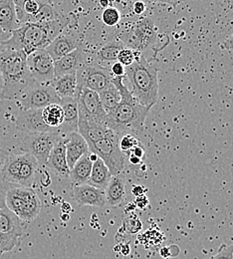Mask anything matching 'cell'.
I'll return each instance as SVG.
<instances>
[{
    "label": "cell",
    "mask_w": 233,
    "mask_h": 259,
    "mask_svg": "<svg viewBox=\"0 0 233 259\" xmlns=\"http://www.w3.org/2000/svg\"><path fill=\"white\" fill-rule=\"evenodd\" d=\"M223 47H224V49L229 50V51L233 50V33L223 42Z\"/></svg>",
    "instance_id": "60d3db41"
},
{
    "label": "cell",
    "mask_w": 233,
    "mask_h": 259,
    "mask_svg": "<svg viewBox=\"0 0 233 259\" xmlns=\"http://www.w3.org/2000/svg\"><path fill=\"white\" fill-rule=\"evenodd\" d=\"M147 1L148 2H154V3H164V4L171 5L172 7H176L183 0H147Z\"/></svg>",
    "instance_id": "f35d334b"
},
{
    "label": "cell",
    "mask_w": 233,
    "mask_h": 259,
    "mask_svg": "<svg viewBox=\"0 0 233 259\" xmlns=\"http://www.w3.org/2000/svg\"><path fill=\"white\" fill-rule=\"evenodd\" d=\"M77 89L87 88L101 93L113 84V75L110 69L99 64L86 63L77 72Z\"/></svg>",
    "instance_id": "30bf717a"
},
{
    "label": "cell",
    "mask_w": 233,
    "mask_h": 259,
    "mask_svg": "<svg viewBox=\"0 0 233 259\" xmlns=\"http://www.w3.org/2000/svg\"><path fill=\"white\" fill-rule=\"evenodd\" d=\"M11 33L5 32L1 27H0V49L4 46V43L10 38Z\"/></svg>",
    "instance_id": "ab89813d"
},
{
    "label": "cell",
    "mask_w": 233,
    "mask_h": 259,
    "mask_svg": "<svg viewBox=\"0 0 233 259\" xmlns=\"http://www.w3.org/2000/svg\"><path fill=\"white\" fill-rule=\"evenodd\" d=\"M147 9V4L145 1L143 0H136L133 3V11L134 14L136 15H142Z\"/></svg>",
    "instance_id": "8d00e7d4"
},
{
    "label": "cell",
    "mask_w": 233,
    "mask_h": 259,
    "mask_svg": "<svg viewBox=\"0 0 233 259\" xmlns=\"http://www.w3.org/2000/svg\"><path fill=\"white\" fill-rule=\"evenodd\" d=\"M75 96L78 101L79 119L106 123L107 113L102 106L98 93L87 88H81L77 89Z\"/></svg>",
    "instance_id": "8fae6325"
},
{
    "label": "cell",
    "mask_w": 233,
    "mask_h": 259,
    "mask_svg": "<svg viewBox=\"0 0 233 259\" xmlns=\"http://www.w3.org/2000/svg\"><path fill=\"white\" fill-rule=\"evenodd\" d=\"M102 106L105 112L108 114L113 111L121 102V95L119 90L115 87L114 84L106 88L104 91L99 93Z\"/></svg>",
    "instance_id": "83f0119b"
},
{
    "label": "cell",
    "mask_w": 233,
    "mask_h": 259,
    "mask_svg": "<svg viewBox=\"0 0 233 259\" xmlns=\"http://www.w3.org/2000/svg\"><path fill=\"white\" fill-rule=\"evenodd\" d=\"M0 232L10 233L21 237L23 229L20 219L9 208H0Z\"/></svg>",
    "instance_id": "d4e9b609"
},
{
    "label": "cell",
    "mask_w": 233,
    "mask_h": 259,
    "mask_svg": "<svg viewBox=\"0 0 233 259\" xmlns=\"http://www.w3.org/2000/svg\"><path fill=\"white\" fill-rule=\"evenodd\" d=\"M131 152H132V156H134L138 159L143 160L145 157V149L141 144H138L136 147H134Z\"/></svg>",
    "instance_id": "74e56055"
},
{
    "label": "cell",
    "mask_w": 233,
    "mask_h": 259,
    "mask_svg": "<svg viewBox=\"0 0 233 259\" xmlns=\"http://www.w3.org/2000/svg\"><path fill=\"white\" fill-rule=\"evenodd\" d=\"M132 193H133L135 196H139V195H143V193H144V189H143V187H136V186H134L133 188V191H132Z\"/></svg>",
    "instance_id": "b9f144b4"
},
{
    "label": "cell",
    "mask_w": 233,
    "mask_h": 259,
    "mask_svg": "<svg viewBox=\"0 0 233 259\" xmlns=\"http://www.w3.org/2000/svg\"><path fill=\"white\" fill-rule=\"evenodd\" d=\"M143 1H144V0H143Z\"/></svg>",
    "instance_id": "7dc6e473"
},
{
    "label": "cell",
    "mask_w": 233,
    "mask_h": 259,
    "mask_svg": "<svg viewBox=\"0 0 233 259\" xmlns=\"http://www.w3.org/2000/svg\"><path fill=\"white\" fill-rule=\"evenodd\" d=\"M80 46H82L81 36L77 31V28H74L71 21L66 28L46 47V51L51 58L56 61Z\"/></svg>",
    "instance_id": "4fadbf2b"
},
{
    "label": "cell",
    "mask_w": 233,
    "mask_h": 259,
    "mask_svg": "<svg viewBox=\"0 0 233 259\" xmlns=\"http://www.w3.org/2000/svg\"><path fill=\"white\" fill-rule=\"evenodd\" d=\"M0 27L8 33L20 27L14 0H0Z\"/></svg>",
    "instance_id": "7402d4cb"
},
{
    "label": "cell",
    "mask_w": 233,
    "mask_h": 259,
    "mask_svg": "<svg viewBox=\"0 0 233 259\" xmlns=\"http://www.w3.org/2000/svg\"><path fill=\"white\" fill-rule=\"evenodd\" d=\"M44 123L51 129L57 130L64 122V111L60 104H51L42 109Z\"/></svg>",
    "instance_id": "4316f807"
},
{
    "label": "cell",
    "mask_w": 233,
    "mask_h": 259,
    "mask_svg": "<svg viewBox=\"0 0 233 259\" xmlns=\"http://www.w3.org/2000/svg\"><path fill=\"white\" fill-rule=\"evenodd\" d=\"M139 144L138 140L131 134H126L124 135L120 140H119V147L120 150L123 153H128L131 152L134 147H136Z\"/></svg>",
    "instance_id": "1f68e13d"
},
{
    "label": "cell",
    "mask_w": 233,
    "mask_h": 259,
    "mask_svg": "<svg viewBox=\"0 0 233 259\" xmlns=\"http://www.w3.org/2000/svg\"><path fill=\"white\" fill-rule=\"evenodd\" d=\"M125 77H113V84L119 90L121 102L107 114V126L117 135L126 131H142L150 108L141 105L124 84Z\"/></svg>",
    "instance_id": "3957f363"
},
{
    "label": "cell",
    "mask_w": 233,
    "mask_h": 259,
    "mask_svg": "<svg viewBox=\"0 0 233 259\" xmlns=\"http://www.w3.org/2000/svg\"><path fill=\"white\" fill-rule=\"evenodd\" d=\"M1 85H2V83H1V77H0V91H1Z\"/></svg>",
    "instance_id": "f6af8a7d"
},
{
    "label": "cell",
    "mask_w": 233,
    "mask_h": 259,
    "mask_svg": "<svg viewBox=\"0 0 233 259\" xmlns=\"http://www.w3.org/2000/svg\"><path fill=\"white\" fill-rule=\"evenodd\" d=\"M92 167L93 162H91L89 158V154H87L84 157H82L70 169L69 178L71 179V182L75 186L88 184L91 177Z\"/></svg>",
    "instance_id": "cb8c5ba5"
},
{
    "label": "cell",
    "mask_w": 233,
    "mask_h": 259,
    "mask_svg": "<svg viewBox=\"0 0 233 259\" xmlns=\"http://www.w3.org/2000/svg\"><path fill=\"white\" fill-rule=\"evenodd\" d=\"M111 178H112V175L108 166L99 158L96 162H93L91 177L88 184L95 188L105 191Z\"/></svg>",
    "instance_id": "484cf974"
},
{
    "label": "cell",
    "mask_w": 233,
    "mask_h": 259,
    "mask_svg": "<svg viewBox=\"0 0 233 259\" xmlns=\"http://www.w3.org/2000/svg\"><path fill=\"white\" fill-rule=\"evenodd\" d=\"M125 48L124 44L120 40H114L104 45L97 52V57L101 61H116L120 51Z\"/></svg>",
    "instance_id": "f1b7e54d"
},
{
    "label": "cell",
    "mask_w": 233,
    "mask_h": 259,
    "mask_svg": "<svg viewBox=\"0 0 233 259\" xmlns=\"http://www.w3.org/2000/svg\"><path fill=\"white\" fill-rule=\"evenodd\" d=\"M64 138L59 131L27 133L21 142V151L32 156L39 165H45L56 144Z\"/></svg>",
    "instance_id": "52a82bcc"
},
{
    "label": "cell",
    "mask_w": 233,
    "mask_h": 259,
    "mask_svg": "<svg viewBox=\"0 0 233 259\" xmlns=\"http://www.w3.org/2000/svg\"><path fill=\"white\" fill-rule=\"evenodd\" d=\"M129 160H130V162H131L132 164H134V165H138V164H141V163L143 162L142 159H138V158H136V157H134V156L130 157Z\"/></svg>",
    "instance_id": "7bdbcfd3"
},
{
    "label": "cell",
    "mask_w": 233,
    "mask_h": 259,
    "mask_svg": "<svg viewBox=\"0 0 233 259\" xmlns=\"http://www.w3.org/2000/svg\"><path fill=\"white\" fill-rule=\"evenodd\" d=\"M27 68L34 82L49 84L54 75V60L46 49H39L27 55Z\"/></svg>",
    "instance_id": "7c38bea8"
},
{
    "label": "cell",
    "mask_w": 233,
    "mask_h": 259,
    "mask_svg": "<svg viewBox=\"0 0 233 259\" xmlns=\"http://www.w3.org/2000/svg\"><path fill=\"white\" fill-rule=\"evenodd\" d=\"M103 22L110 27L116 26L121 21V13L115 7H107L102 14Z\"/></svg>",
    "instance_id": "4dcf8cb0"
},
{
    "label": "cell",
    "mask_w": 233,
    "mask_h": 259,
    "mask_svg": "<svg viewBox=\"0 0 233 259\" xmlns=\"http://www.w3.org/2000/svg\"><path fill=\"white\" fill-rule=\"evenodd\" d=\"M99 3H100L101 7L106 9L110 5V0H99Z\"/></svg>",
    "instance_id": "ee69618b"
},
{
    "label": "cell",
    "mask_w": 233,
    "mask_h": 259,
    "mask_svg": "<svg viewBox=\"0 0 233 259\" xmlns=\"http://www.w3.org/2000/svg\"><path fill=\"white\" fill-rule=\"evenodd\" d=\"M9 187H10L9 185L0 181V208L6 207L5 197H6V192L9 189Z\"/></svg>",
    "instance_id": "d590c367"
},
{
    "label": "cell",
    "mask_w": 233,
    "mask_h": 259,
    "mask_svg": "<svg viewBox=\"0 0 233 259\" xmlns=\"http://www.w3.org/2000/svg\"><path fill=\"white\" fill-rule=\"evenodd\" d=\"M114 131L110 129L105 122L79 119L78 133L86 140L88 146L100 141Z\"/></svg>",
    "instance_id": "ac0fdd59"
},
{
    "label": "cell",
    "mask_w": 233,
    "mask_h": 259,
    "mask_svg": "<svg viewBox=\"0 0 233 259\" xmlns=\"http://www.w3.org/2000/svg\"><path fill=\"white\" fill-rule=\"evenodd\" d=\"M19 236L0 232V255L14 249L19 243Z\"/></svg>",
    "instance_id": "f546056e"
},
{
    "label": "cell",
    "mask_w": 233,
    "mask_h": 259,
    "mask_svg": "<svg viewBox=\"0 0 233 259\" xmlns=\"http://www.w3.org/2000/svg\"><path fill=\"white\" fill-rule=\"evenodd\" d=\"M64 138H62L53 148L45 164L60 178H68L70 175V167L67 162L66 147Z\"/></svg>",
    "instance_id": "44dd1931"
},
{
    "label": "cell",
    "mask_w": 233,
    "mask_h": 259,
    "mask_svg": "<svg viewBox=\"0 0 233 259\" xmlns=\"http://www.w3.org/2000/svg\"><path fill=\"white\" fill-rule=\"evenodd\" d=\"M72 20L60 16L59 18L42 23H25L11 32L4 46L21 50L26 55L46 47L62 32Z\"/></svg>",
    "instance_id": "6da1fadb"
},
{
    "label": "cell",
    "mask_w": 233,
    "mask_h": 259,
    "mask_svg": "<svg viewBox=\"0 0 233 259\" xmlns=\"http://www.w3.org/2000/svg\"><path fill=\"white\" fill-rule=\"evenodd\" d=\"M15 128L24 134L57 131L49 128L44 123L42 118V109L23 110L15 121Z\"/></svg>",
    "instance_id": "5bb4252c"
},
{
    "label": "cell",
    "mask_w": 233,
    "mask_h": 259,
    "mask_svg": "<svg viewBox=\"0 0 233 259\" xmlns=\"http://www.w3.org/2000/svg\"><path fill=\"white\" fill-rule=\"evenodd\" d=\"M60 99L75 97L77 91L76 73L54 77L49 83Z\"/></svg>",
    "instance_id": "603a6c76"
},
{
    "label": "cell",
    "mask_w": 233,
    "mask_h": 259,
    "mask_svg": "<svg viewBox=\"0 0 233 259\" xmlns=\"http://www.w3.org/2000/svg\"><path fill=\"white\" fill-rule=\"evenodd\" d=\"M60 105L64 111V122L58 129L59 133L66 137L73 132H78L79 121V109L77 97L63 98L60 101Z\"/></svg>",
    "instance_id": "ffe728a7"
},
{
    "label": "cell",
    "mask_w": 233,
    "mask_h": 259,
    "mask_svg": "<svg viewBox=\"0 0 233 259\" xmlns=\"http://www.w3.org/2000/svg\"><path fill=\"white\" fill-rule=\"evenodd\" d=\"M112 1H114V0H112Z\"/></svg>",
    "instance_id": "bcb514c9"
},
{
    "label": "cell",
    "mask_w": 233,
    "mask_h": 259,
    "mask_svg": "<svg viewBox=\"0 0 233 259\" xmlns=\"http://www.w3.org/2000/svg\"><path fill=\"white\" fill-rule=\"evenodd\" d=\"M61 99L50 84L31 82L17 98L16 102L23 110L43 109L51 104H60Z\"/></svg>",
    "instance_id": "9c48e42d"
},
{
    "label": "cell",
    "mask_w": 233,
    "mask_h": 259,
    "mask_svg": "<svg viewBox=\"0 0 233 259\" xmlns=\"http://www.w3.org/2000/svg\"><path fill=\"white\" fill-rule=\"evenodd\" d=\"M126 188L127 179L124 172L112 176L105 190L107 205L112 207L121 205L126 198Z\"/></svg>",
    "instance_id": "d6986e66"
},
{
    "label": "cell",
    "mask_w": 233,
    "mask_h": 259,
    "mask_svg": "<svg viewBox=\"0 0 233 259\" xmlns=\"http://www.w3.org/2000/svg\"><path fill=\"white\" fill-rule=\"evenodd\" d=\"M158 72V68L143 58L126 67L125 77L131 84L132 95L141 105L150 109L159 99Z\"/></svg>",
    "instance_id": "277c9868"
},
{
    "label": "cell",
    "mask_w": 233,
    "mask_h": 259,
    "mask_svg": "<svg viewBox=\"0 0 233 259\" xmlns=\"http://www.w3.org/2000/svg\"><path fill=\"white\" fill-rule=\"evenodd\" d=\"M26 59L27 55L21 50L6 46L0 49V100L16 101L21 92L33 82Z\"/></svg>",
    "instance_id": "7a4b0ae2"
},
{
    "label": "cell",
    "mask_w": 233,
    "mask_h": 259,
    "mask_svg": "<svg viewBox=\"0 0 233 259\" xmlns=\"http://www.w3.org/2000/svg\"><path fill=\"white\" fill-rule=\"evenodd\" d=\"M205 259H233V244H221L215 255Z\"/></svg>",
    "instance_id": "836d02e7"
},
{
    "label": "cell",
    "mask_w": 233,
    "mask_h": 259,
    "mask_svg": "<svg viewBox=\"0 0 233 259\" xmlns=\"http://www.w3.org/2000/svg\"><path fill=\"white\" fill-rule=\"evenodd\" d=\"M87 63V55L82 46L75 49L62 58L54 61L55 77L76 73L82 66Z\"/></svg>",
    "instance_id": "2e32d148"
},
{
    "label": "cell",
    "mask_w": 233,
    "mask_h": 259,
    "mask_svg": "<svg viewBox=\"0 0 233 259\" xmlns=\"http://www.w3.org/2000/svg\"><path fill=\"white\" fill-rule=\"evenodd\" d=\"M110 71H111V73L114 77H125L126 67L117 61V62H115L114 64L112 65Z\"/></svg>",
    "instance_id": "e575fe53"
},
{
    "label": "cell",
    "mask_w": 233,
    "mask_h": 259,
    "mask_svg": "<svg viewBox=\"0 0 233 259\" xmlns=\"http://www.w3.org/2000/svg\"><path fill=\"white\" fill-rule=\"evenodd\" d=\"M66 147V159L70 169L82 157L90 153L86 140L78 133L73 132L64 138Z\"/></svg>",
    "instance_id": "e0dca14e"
},
{
    "label": "cell",
    "mask_w": 233,
    "mask_h": 259,
    "mask_svg": "<svg viewBox=\"0 0 233 259\" xmlns=\"http://www.w3.org/2000/svg\"><path fill=\"white\" fill-rule=\"evenodd\" d=\"M5 203L20 221L26 223L33 222L41 210V201L32 188L10 186L6 192Z\"/></svg>",
    "instance_id": "5b68a950"
},
{
    "label": "cell",
    "mask_w": 233,
    "mask_h": 259,
    "mask_svg": "<svg viewBox=\"0 0 233 259\" xmlns=\"http://www.w3.org/2000/svg\"><path fill=\"white\" fill-rule=\"evenodd\" d=\"M119 140V135L112 132L104 139L89 146L90 152L96 154L105 162L112 176L123 172L126 163V156L120 150Z\"/></svg>",
    "instance_id": "ba28073f"
},
{
    "label": "cell",
    "mask_w": 233,
    "mask_h": 259,
    "mask_svg": "<svg viewBox=\"0 0 233 259\" xmlns=\"http://www.w3.org/2000/svg\"><path fill=\"white\" fill-rule=\"evenodd\" d=\"M117 61L120 62L121 64L125 67H128V66H131L135 62V59H134V51L130 49V48H123L119 55H118V58H117Z\"/></svg>",
    "instance_id": "d6a6232c"
},
{
    "label": "cell",
    "mask_w": 233,
    "mask_h": 259,
    "mask_svg": "<svg viewBox=\"0 0 233 259\" xmlns=\"http://www.w3.org/2000/svg\"><path fill=\"white\" fill-rule=\"evenodd\" d=\"M158 39L157 27L149 17H141L118 36L126 48L135 51H143L146 48L154 47Z\"/></svg>",
    "instance_id": "8992f818"
},
{
    "label": "cell",
    "mask_w": 233,
    "mask_h": 259,
    "mask_svg": "<svg viewBox=\"0 0 233 259\" xmlns=\"http://www.w3.org/2000/svg\"><path fill=\"white\" fill-rule=\"evenodd\" d=\"M73 197L79 205H90L105 207L107 205L105 191L95 188L89 184L74 186Z\"/></svg>",
    "instance_id": "9a60e30c"
}]
</instances>
